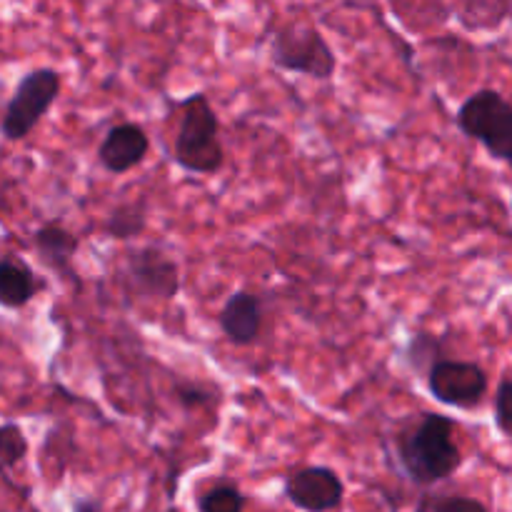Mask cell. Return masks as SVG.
<instances>
[{
    "label": "cell",
    "mask_w": 512,
    "mask_h": 512,
    "mask_svg": "<svg viewBox=\"0 0 512 512\" xmlns=\"http://www.w3.org/2000/svg\"><path fill=\"white\" fill-rule=\"evenodd\" d=\"M40 263L53 270L60 280L68 283H80L78 270H75V255L80 250V238L70 233L68 228L58 223H45L30 238Z\"/></svg>",
    "instance_id": "obj_11"
},
{
    "label": "cell",
    "mask_w": 512,
    "mask_h": 512,
    "mask_svg": "<svg viewBox=\"0 0 512 512\" xmlns=\"http://www.w3.org/2000/svg\"><path fill=\"white\" fill-rule=\"evenodd\" d=\"M395 453L405 475L418 485L448 480L463 465V453L455 443L453 418L443 413H423L395 440Z\"/></svg>",
    "instance_id": "obj_1"
},
{
    "label": "cell",
    "mask_w": 512,
    "mask_h": 512,
    "mask_svg": "<svg viewBox=\"0 0 512 512\" xmlns=\"http://www.w3.org/2000/svg\"><path fill=\"white\" fill-rule=\"evenodd\" d=\"M125 280L138 298L175 300L180 295V268L158 245L135 248L125 255Z\"/></svg>",
    "instance_id": "obj_7"
},
{
    "label": "cell",
    "mask_w": 512,
    "mask_h": 512,
    "mask_svg": "<svg viewBox=\"0 0 512 512\" xmlns=\"http://www.w3.org/2000/svg\"><path fill=\"white\" fill-rule=\"evenodd\" d=\"M28 455V438L18 423L0 425V473L18 468Z\"/></svg>",
    "instance_id": "obj_14"
},
{
    "label": "cell",
    "mask_w": 512,
    "mask_h": 512,
    "mask_svg": "<svg viewBox=\"0 0 512 512\" xmlns=\"http://www.w3.org/2000/svg\"><path fill=\"white\" fill-rule=\"evenodd\" d=\"M60 90H63V75L55 68L28 70L15 85L0 118L3 138L8 143H20L28 138L60 98Z\"/></svg>",
    "instance_id": "obj_5"
},
{
    "label": "cell",
    "mask_w": 512,
    "mask_h": 512,
    "mask_svg": "<svg viewBox=\"0 0 512 512\" xmlns=\"http://www.w3.org/2000/svg\"><path fill=\"white\" fill-rule=\"evenodd\" d=\"M150 150V138L138 123H118L103 135L98 145V163L105 173L125 175L138 168Z\"/></svg>",
    "instance_id": "obj_9"
},
{
    "label": "cell",
    "mask_w": 512,
    "mask_h": 512,
    "mask_svg": "<svg viewBox=\"0 0 512 512\" xmlns=\"http://www.w3.org/2000/svg\"><path fill=\"white\" fill-rule=\"evenodd\" d=\"M408 363L418 370H428L440 360V340L430 333H418L408 343Z\"/></svg>",
    "instance_id": "obj_17"
},
{
    "label": "cell",
    "mask_w": 512,
    "mask_h": 512,
    "mask_svg": "<svg viewBox=\"0 0 512 512\" xmlns=\"http://www.w3.org/2000/svg\"><path fill=\"white\" fill-rule=\"evenodd\" d=\"M420 512H488L480 500L465 498V495H440V498H428Z\"/></svg>",
    "instance_id": "obj_18"
},
{
    "label": "cell",
    "mask_w": 512,
    "mask_h": 512,
    "mask_svg": "<svg viewBox=\"0 0 512 512\" xmlns=\"http://www.w3.org/2000/svg\"><path fill=\"white\" fill-rule=\"evenodd\" d=\"M178 130L173 138V163L190 175H215L225 165L220 143V118L205 93L180 100Z\"/></svg>",
    "instance_id": "obj_2"
},
{
    "label": "cell",
    "mask_w": 512,
    "mask_h": 512,
    "mask_svg": "<svg viewBox=\"0 0 512 512\" xmlns=\"http://www.w3.org/2000/svg\"><path fill=\"white\" fill-rule=\"evenodd\" d=\"M283 493L298 510L330 512L343 503L345 485L333 468L308 465V468H300L288 475Z\"/></svg>",
    "instance_id": "obj_8"
},
{
    "label": "cell",
    "mask_w": 512,
    "mask_h": 512,
    "mask_svg": "<svg viewBox=\"0 0 512 512\" xmlns=\"http://www.w3.org/2000/svg\"><path fill=\"white\" fill-rule=\"evenodd\" d=\"M73 512H103V510H100V505L95 503V500H78Z\"/></svg>",
    "instance_id": "obj_20"
},
{
    "label": "cell",
    "mask_w": 512,
    "mask_h": 512,
    "mask_svg": "<svg viewBox=\"0 0 512 512\" xmlns=\"http://www.w3.org/2000/svg\"><path fill=\"white\" fill-rule=\"evenodd\" d=\"M460 133L488 150L498 163L512 160V105L500 90L480 88L463 100L455 115Z\"/></svg>",
    "instance_id": "obj_3"
},
{
    "label": "cell",
    "mask_w": 512,
    "mask_h": 512,
    "mask_svg": "<svg viewBox=\"0 0 512 512\" xmlns=\"http://www.w3.org/2000/svg\"><path fill=\"white\" fill-rule=\"evenodd\" d=\"M270 63L283 73L330 80L338 70V55L315 25L285 23L270 40Z\"/></svg>",
    "instance_id": "obj_4"
},
{
    "label": "cell",
    "mask_w": 512,
    "mask_h": 512,
    "mask_svg": "<svg viewBox=\"0 0 512 512\" xmlns=\"http://www.w3.org/2000/svg\"><path fill=\"white\" fill-rule=\"evenodd\" d=\"M45 290V280L18 255H0V305L20 310Z\"/></svg>",
    "instance_id": "obj_12"
},
{
    "label": "cell",
    "mask_w": 512,
    "mask_h": 512,
    "mask_svg": "<svg viewBox=\"0 0 512 512\" xmlns=\"http://www.w3.org/2000/svg\"><path fill=\"white\" fill-rule=\"evenodd\" d=\"M105 233L113 240H133L148 228V200H128L110 210L105 218Z\"/></svg>",
    "instance_id": "obj_13"
},
{
    "label": "cell",
    "mask_w": 512,
    "mask_h": 512,
    "mask_svg": "<svg viewBox=\"0 0 512 512\" xmlns=\"http://www.w3.org/2000/svg\"><path fill=\"white\" fill-rule=\"evenodd\" d=\"M245 495L240 493L238 485L218 483L205 490L198 498L200 512H243Z\"/></svg>",
    "instance_id": "obj_15"
},
{
    "label": "cell",
    "mask_w": 512,
    "mask_h": 512,
    "mask_svg": "<svg viewBox=\"0 0 512 512\" xmlns=\"http://www.w3.org/2000/svg\"><path fill=\"white\" fill-rule=\"evenodd\" d=\"M428 393L445 408L473 410L488 395V373L470 360L440 358L425 370Z\"/></svg>",
    "instance_id": "obj_6"
},
{
    "label": "cell",
    "mask_w": 512,
    "mask_h": 512,
    "mask_svg": "<svg viewBox=\"0 0 512 512\" xmlns=\"http://www.w3.org/2000/svg\"><path fill=\"white\" fill-rule=\"evenodd\" d=\"M493 423L503 438H512V378L508 373L500 378L493 395Z\"/></svg>",
    "instance_id": "obj_16"
},
{
    "label": "cell",
    "mask_w": 512,
    "mask_h": 512,
    "mask_svg": "<svg viewBox=\"0 0 512 512\" xmlns=\"http://www.w3.org/2000/svg\"><path fill=\"white\" fill-rule=\"evenodd\" d=\"M225 340L235 348H248L263 330V300L250 290H235L218 315Z\"/></svg>",
    "instance_id": "obj_10"
},
{
    "label": "cell",
    "mask_w": 512,
    "mask_h": 512,
    "mask_svg": "<svg viewBox=\"0 0 512 512\" xmlns=\"http://www.w3.org/2000/svg\"><path fill=\"white\" fill-rule=\"evenodd\" d=\"M173 393L185 410H198L213 400V393L198 383H175Z\"/></svg>",
    "instance_id": "obj_19"
}]
</instances>
